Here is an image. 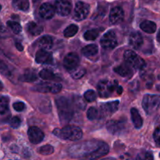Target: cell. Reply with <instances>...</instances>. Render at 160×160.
I'll use <instances>...</instances> for the list:
<instances>
[{"mask_svg":"<svg viewBox=\"0 0 160 160\" xmlns=\"http://www.w3.org/2000/svg\"><path fill=\"white\" fill-rule=\"evenodd\" d=\"M58 114L62 123H67L71 120L73 115V105L65 97H60L56 101Z\"/></svg>","mask_w":160,"mask_h":160,"instance_id":"1","label":"cell"},{"mask_svg":"<svg viewBox=\"0 0 160 160\" xmlns=\"http://www.w3.org/2000/svg\"><path fill=\"white\" fill-rule=\"evenodd\" d=\"M101 144L102 142H83L81 145H77L71 147L69 152L73 157H85L96 150Z\"/></svg>","mask_w":160,"mask_h":160,"instance_id":"2","label":"cell"},{"mask_svg":"<svg viewBox=\"0 0 160 160\" xmlns=\"http://www.w3.org/2000/svg\"><path fill=\"white\" fill-rule=\"evenodd\" d=\"M54 134L60 138L69 141H78L83 136L81 129L77 126H66L62 129H56Z\"/></svg>","mask_w":160,"mask_h":160,"instance_id":"3","label":"cell"},{"mask_svg":"<svg viewBox=\"0 0 160 160\" xmlns=\"http://www.w3.org/2000/svg\"><path fill=\"white\" fill-rule=\"evenodd\" d=\"M160 106V95H145L142 100V106L147 114L154 113Z\"/></svg>","mask_w":160,"mask_h":160,"instance_id":"4","label":"cell"},{"mask_svg":"<svg viewBox=\"0 0 160 160\" xmlns=\"http://www.w3.org/2000/svg\"><path fill=\"white\" fill-rule=\"evenodd\" d=\"M126 63L129 65L131 68L141 70L145 67V62L142 57L136 54L134 51L131 50H127L123 54Z\"/></svg>","mask_w":160,"mask_h":160,"instance_id":"5","label":"cell"},{"mask_svg":"<svg viewBox=\"0 0 160 160\" xmlns=\"http://www.w3.org/2000/svg\"><path fill=\"white\" fill-rule=\"evenodd\" d=\"M118 83L114 81L113 83L107 81V80H102L98 84V95L102 98H108L110 96L112 92L115 89H117Z\"/></svg>","mask_w":160,"mask_h":160,"instance_id":"6","label":"cell"},{"mask_svg":"<svg viewBox=\"0 0 160 160\" xmlns=\"http://www.w3.org/2000/svg\"><path fill=\"white\" fill-rule=\"evenodd\" d=\"M89 11H90V6L88 4L83 2H78L75 5L73 18L77 21L84 20L88 15Z\"/></svg>","mask_w":160,"mask_h":160,"instance_id":"7","label":"cell"},{"mask_svg":"<svg viewBox=\"0 0 160 160\" xmlns=\"http://www.w3.org/2000/svg\"><path fill=\"white\" fill-rule=\"evenodd\" d=\"M102 47L105 49L110 50L117 45V38L113 31H109L102 37L100 41Z\"/></svg>","mask_w":160,"mask_h":160,"instance_id":"8","label":"cell"},{"mask_svg":"<svg viewBox=\"0 0 160 160\" xmlns=\"http://www.w3.org/2000/svg\"><path fill=\"white\" fill-rule=\"evenodd\" d=\"M55 11L59 15L66 17L70 13L72 10V3L70 0H56L55 2Z\"/></svg>","mask_w":160,"mask_h":160,"instance_id":"9","label":"cell"},{"mask_svg":"<svg viewBox=\"0 0 160 160\" xmlns=\"http://www.w3.org/2000/svg\"><path fill=\"white\" fill-rule=\"evenodd\" d=\"M28 135L30 142L34 145L41 143L45 137L43 131L37 127H31L28 129Z\"/></svg>","mask_w":160,"mask_h":160,"instance_id":"10","label":"cell"},{"mask_svg":"<svg viewBox=\"0 0 160 160\" xmlns=\"http://www.w3.org/2000/svg\"><path fill=\"white\" fill-rule=\"evenodd\" d=\"M79 65V57L75 52H70L65 56L63 66L68 71H71Z\"/></svg>","mask_w":160,"mask_h":160,"instance_id":"11","label":"cell"},{"mask_svg":"<svg viewBox=\"0 0 160 160\" xmlns=\"http://www.w3.org/2000/svg\"><path fill=\"white\" fill-rule=\"evenodd\" d=\"M109 151V147L107 144L102 143V142L101 145H99L98 148L96 150L93 152L90 153L89 155H88L87 156H85V159L84 160H95L98 158L102 157V156H105V155L107 154Z\"/></svg>","mask_w":160,"mask_h":160,"instance_id":"12","label":"cell"},{"mask_svg":"<svg viewBox=\"0 0 160 160\" xmlns=\"http://www.w3.org/2000/svg\"><path fill=\"white\" fill-rule=\"evenodd\" d=\"M118 101H113L110 102L105 103V104H103L102 106H101V110H100L101 117H106L112 115V114L118 109Z\"/></svg>","mask_w":160,"mask_h":160,"instance_id":"13","label":"cell"},{"mask_svg":"<svg viewBox=\"0 0 160 160\" xmlns=\"http://www.w3.org/2000/svg\"><path fill=\"white\" fill-rule=\"evenodd\" d=\"M124 17V12L123 9L120 6H117L111 9L109 13V21L112 24H117L123 21Z\"/></svg>","mask_w":160,"mask_h":160,"instance_id":"14","label":"cell"},{"mask_svg":"<svg viewBox=\"0 0 160 160\" xmlns=\"http://www.w3.org/2000/svg\"><path fill=\"white\" fill-rule=\"evenodd\" d=\"M35 60L38 63L49 64L52 62V54L47 50L39 49L35 56Z\"/></svg>","mask_w":160,"mask_h":160,"instance_id":"15","label":"cell"},{"mask_svg":"<svg viewBox=\"0 0 160 160\" xmlns=\"http://www.w3.org/2000/svg\"><path fill=\"white\" fill-rule=\"evenodd\" d=\"M54 6L49 3H43L39 8V15L45 20H50L55 15Z\"/></svg>","mask_w":160,"mask_h":160,"instance_id":"16","label":"cell"},{"mask_svg":"<svg viewBox=\"0 0 160 160\" xmlns=\"http://www.w3.org/2000/svg\"><path fill=\"white\" fill-rule=\"evenodd\" d=\"M106 128L111 134H119L124 129V123L120 121L116 120H110L106 124Z\"/></svg>","mask_w":160,"mask_h":160,"instance_id":"17","label":"cell"},{"mask_svg":"<svg viewBox=\"0 0 160 160\" xmlns=\"http://www.w3.org/2000/svg\"><path fill=\"white\" fill-rule=\"evenodd\" d=\"M129 44L132 48L138 49L143 44V37L139 32H133L129 37Z\"/></svg>","mask_w":160,"mask_h":160,"instance_id":"18","label":"cell"},{"mask_svg":"<svg viewBox=\"0 0 160 160\" xmlns=\"http://www.w3.org/2000/svg\"><path fill=\"white\" fill-rule=\"evenodd\" d=\"M114 71L123 78H131L133 74L132 68L128 64H122L115 67Z\"/></svg>","mask_w":160,"mask_h":160,"instance_id":"19","label":"cell"},{"mask_svg":"<svg viewBox=\"0 0 160 160\" xmlns=\"http://www.w3.org/2000/svg\"><path fill=\"white\" fill-rule=\"evenodd\" d=\"M37 43L41 49L47 50L48 51V49H50L52 47L53 40L51 36L45 35L43 37L40 38L38 39V41Z\"/></svg>","mask_w":160,"mask_h":160,"instance_id":"20","label":"cell"},{"mask_svg":"<svg viewBox=\"0 0 160 160\" xmlns=\"http://www.w3.org/2000/svg\"><path fill=\"white\" fill-rule=\"evenodd\" d=\"M131 120H132L133 123L136 128H141L143 125V120L139 113L138 110L136 109L135 108H132L131 109Z\"/></svg>","mask_w":160,"mask_h":160,"instance_id":"21","label":"cell"},{"mask_svg":"<svg viewBox=\"0 0 160 160\" xmlns=\"http://www.w3.org/2000/svg\"><path fill=\"white\" fill-rule=\"evenodd\" d=\"M98 48L95 44H91V45H86L85 47L82 48L81 52L86 57H92V56H95L98 53Z\"/></svg>","mask_w":160,"mask_h":160,"instance_id":"22","label":"cell"},{"mask_svg":"<svg viewBox=\"0 0 160 160\" xmlns=\"http://www.w3.org/2000/svg\"><path fill=\"white\" fill-rule=\"evenodd\" d=\"M141 29L148 34H153L156 31V24L150 20H145L140 24Z\"/></svg>","mask_w":160,"mask_h":160,"instance_id":"23","label":"cell"},{"mask_svg":"<svg viewBox=\"0 0 160 160\" xmlns=\"http://www.w3.org/2000/svg\"><path fill=\"white\" fill-rule=\"evenodd\" d=\"M28 31L31 35L38 36L43 31V27L34 22H30L28 24Z\"/></svg>","mask_w":160,"mask_h":160,"instance_id":"24","label":"cell"},{"mask_svg":"<svg viewBox=\"0 0 160 160\" xmlns=\"http://www.w3.org/2000/svg\"><path fill=\"white\" fill-rule=\"evenodd\" d=\"M37 78V73L34 70H31V69L26 70L23 72V74L22 75V80L23 81H26V82H33V81H36Z\"/></svg>","mask_w":160,"mask_h":160,"instance_id":"25","label":"cell"},{"mask_svg":"<svg viewBox=\"0 0 160 160\" xmlns=\"http://www.w3.org/2000/svg\"><path fill=\"white\" fill-rule=\"evenodd\" d=\"M12 6L16 9L28 11L29 9V0H12Z\"/></svg>","mask_w":160,"mask_h":160,"instance_id":"26","label":"cell"},{"mask_svg":"<svg viewBox=\"0 0 160 160\" xmlns=\"http://www.w3.org/2000/svg\"><path fill=\"white\" fill-rule=\"evenodd\" d=\"M100 34L99 29H92L87 31L84 34V38L87 41H92L96 39Z\"/></svg>","mask_w":160,"mask_h":160,"instance_id":"27","label":"cell"},{"mask_svg":"<svg viewBox=\"0 0 160 160\" xmlns=\"http://www.w3.org/2000/svg\"><path fill=\"white\" fill-rule=\"evenodd\" d=\"M52 85L53 84H51V83H48V82L41 83V84H38V85L36 86V90L39 92H42V93L52 92Z\"/></svg>","mask_w":160,"mask_h":160,"instance_id":"28","label":"cell"},{"mask_svg":"<svg viewBox=\"0 0 160 160\" xmlns=\"http://www.w3.org/2000/svg\"><path fill=\"white\" fill-rule=\"evenodd\" d=\"M78 27L75 24H70V26L67 27L64 31L63 34L66 38H71L73 37L75 34L78 33Z\"/></svg>","mask_w":160,"mask_h":160,"instance_id":"29","label":"cell"},{"mask_svg":"<svg viewBox=\"0 0 160 160\" xmlns=\"http://www.w3.org/2000/svg\"><path fill=\"white\" fill-rule=\"evenodd\" d=\"M85 70L84 68L81 67H78L75 69H73V70L70 71V74H71V77L74 79H81L82 77H84V75L85 74Z\"/></svg>","mask_w":160,"mask_h":160,"instance_id":"30","label":"cell"},{"mask_svg":"<svg viewBox=\"0 0 160 160\" xmlns=\"http://www.w3.org/2000/svg\"><path fill=\"white\" fill-rule=\"evenodd\" d=\"M39 76L41 78H42L43 80H46V81L54 80L56 78V75L54 74V73L48 69H44V70H41L39 73Z\"/></svg>","mask_w":160,"mask_h":160,"instance_id":"31","label":"cell"},{"mask_svg":"<svg viewBox=\"0 0 160 160\" xmlns=\"http://www.w3.org/2000/svg\"><path fill=\"white\" fill-rule=\"evenodd\" d=\"M9 109V98L7 97L0 98V114H4Z\"/></svg>","mask_w":160,"mask_h":160,"instance_id":"32","label":"cell"},{"mask_svg":"<svg viewBox=\"0 0 160 160\" xmlns=\"http://www.w3.org/2000/svg\"><path fill=\"white\" fill-rule=\"evenodd\" d=\"M0 73L8 78H11L12 77V73L8 66L2 60H0Z\"/></svg>","mask_w":160,"mask_h":160,"instance_id":"33","label":"cell"},{"mask_svg":"<svg viewBox=\"0 0 160 160\" xmlns=\"http://www.w3.org/2000/svg\"><path fill=\"white\" fill-rule=\"evenodd\" d=\"M7 26L9 27L11 29V31L14 33V34H19V33L21 32L22 28L20 26V24L17 22L15 21H8L7 22Z\"/></svg>","mask_w":160,"mask_h":160,"instance_id":"34","label":"cell"},{"mask_svg":"<svg viewBox=\"0 0 160 160\" xmlns=\"http://www.w3.org/2000/svg\"><path fill=\"white\" fill-rule=\"evenodd\" d=\"M38 152L43 156H48L54 152V148L50 145H44L38 149Z\"/></svg>","mask_w":160,"mask_h":160,"instance_id":"35","label":"cell"},{"mask_svg":"<svg viewBox=\"0 0 160 160\" xmlns=\"http://www.w3.org/2000/svg\"><path fill=\"white\" fill-rule=\"evenodd\" d=\"M98 115H99V112H98V109L94 107L89 108L87 112V117L89 120H96L98 117Z\"/></svg>","mask_w":160,"mask_h":160,"instance_id":"36","label":"cell"},{"mask_svg":"<svg viewBox=\"0 0 160 160\" xmlns=\"http://www.w3.org/2000/svg\"><path fill=\"white\" fill-rule=\"evenodd\" d=\"M135 160H154V159H153V156L151 152H142L138 155Z\"/></svg>","mask_w":160,"mask_h":160,"instance_id":"37","label":"cell"},{"mask_svg":"<svg viewBox=\"0 0 160 160\" xmlns=\"http://www.w3.org/2000/svg\"><path fill=\"white\" fill-rule=\"evenodd\" d=\"M84 99L88 102H92L96 99V93L92 90H88L84 93Z\"/></svg>","mask_w":160,"mask_h":160,"instance_id":"38","label":"cell"},{"mask_svg":"<svg viewBox=\"0 0 160 160\" xmlns=\"http://www.w3.org/2000/svg\"><path fill=\"white\" fill-rule=\"evenodd\" d=\"M21 120L18 117H13L10 120V126L13 128H17L20 126Z\"/></svg>","mask_w":160,"mask_h":160,"instance_id":"39","label":"cell"},{"mask_svg":"<svg viewBox=\"0 0 160 160\" xmlns=\"http://www.w3.org/2000/svg\"><path fill=\"white\" fill-rule=\"evenodd\" d=\"M153 138H154L156 145L158 146H160V126L158 127L156 131H155L154 134H153Z\"/></svg>","mask_w":160,"mask_h":160,"instance_id":"40","label":"cell"},{"mask_svg":"<svg viewBox=\"0 0 160 160\" xmlns=\"http://www.w3.org/2000/svg\"><path fill=\"white\" fill-rule=\"evenodd\" d=\"M13 109H15L17 112H21L23 109H25V105L24 103H23L22 102H17L13 104Z\"/></svg>","mask_w":160,"mask_h":160,"instance_id":"41","label":"cell"},{"mask_svg":"<svg viewBox=\"0 0 160 160\" xmlns=\"http://www.w3.org/2000/svg\"><path fill=\"white\" fill-rule=\"evenodd\" d=\"M75 106H77L78 108H80V109H84V102H82V98L81 97H78L76 100H75Z\"/></svg>","mask_w":160,"mask_h":160,"instance_id":"42","label":"cell"},{"mask_svg":"<svg viewBox=\"0 0 160 160\" xmlns=\"http://www.w3.org/2000/svg\"><path fill=\"white\" fill-rule=\"evenodd\" d=\"M6 30L5 29V28L2 26V24L1 22H0V37L2 35L3 33L6 32Z\"/></svg>","mask_w":160,"mask_h":160,"instance_id":"43","label":"cell"},{"mask_svg":"<svg viewBox=\"0 0 160 160\" xmlns=\"http://www.w3.org/2000/svg\"><path fill=\"white\" fill-rule=\"evenodd\" d=\"M16 47H17V49L20 50V51H22V50L23 49V46H22L21 44H20V42H16Z\"/></svg>","mask_w":160,"mask_h":160,"instance_id":"44","label":"cell"},{"mask_svg":"<svg viewBox=\"0 0 160 160\" xmlns=\"http://www.w3.org/2000/svg\"><path fill=\"white\" fill-rule=\"evenodd\" d=\"M117 92L118 94H121L122 92H123V88H122V87H120V86H119V87L117 88Z\"/></svg>","mask_w":160,"mask_h":160,"instance_id":"45","label":"cell"},{"mask_svg":"<svg viewBox=\"0 0 160 160\" xmlns=\"http://www.w3.org/2000/svg\"><path fill=\"white\" fill-rule=\"evenodd\" d=\"M157 38V41L160 43V29H159V32H158V34H157V38Z\"/></svg>","mask_w":160,"mask_h":160,"instance_id":"46","label":"cell"},{"mask_svg":"<svg viewBox=\"0 0 160 160\" xmlns=\"http://www.w3.org/2000/svg\"><path fill=\"white\" fill-rule=\"evenodd\" d=\"M2 89H3V84H2V83L1 82V81H0V92H1Z\"/></svg>","mask_w":160,"mask_h":160,"instance_id":"47","label":"cell"},{"mask_svg":"<svg viewBox=\"0 0 160 160\" xmlns=\"http://www.w3.org/2000/svg\"><path fill=\"white\" fill-rule=\"evenodd\" d=\"M40 1H41V0H33V2H34V3H35V2H40Z\"/></svg>","mask_w":160,"mask_h":160,"instance_id":"48","label":"cell"},{"mask_svg":"<svg viewBox=\"0 0 160 160\" xmlns=\"http://www.w3.org/2000/svg\"><path fill=\"white\" fill-rule=\"evenodd\" d=\"M1 9H2V6H1V5H0V10H1Z\"/></svg>","mask_w":160,"mask_h":160,"instance_id":"49","label":"cell"},{"mask_svg":"<svg viewBox=\"0 0 160 160\" xmlns=\"http://www.w3.org/2000/svg\"><path fill=\"white\" fill-rule=\"evenodd\" d=\"M1 53H2V52H1V50H0V54H1Z\"/></svg>","mask_w":160,"mask_h":160,"instance_id":"50","label":"cell"},{"mask_svg":"<svg viewBox=\"0 0 160 160\" xmlns=\"http://www.w3.org/2000/svg\"><path fill=\"white\" fill-rule=\"evenodd\" d=\"M159 157H160V154H159Z\"/></svg>","mask_w":160,"mask_h":160,"instance_id":"51","label":"cell"}]
</instances>
